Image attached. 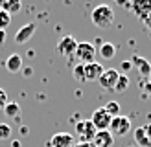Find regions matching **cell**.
<instances>
[{
	"label": "cell",
	"instance_id": "1",
	"mask_svg": "<svg viewBox=\"0 0 151 147\" xmlns=\"http://www.w3.org/2000/svg\"><path fill=\"white\" fill-rule=\"evenodd\" d=\"M90 20L92 24L100 29H107L114 24V9L109 6V4H100L96 6L92 13H90Z\"/></svg>",
	"mask_w": 151,
	"mask_h": 147
},
{
	"label": "cell",
	"instance_id": "2",
	"mask_svg": "<svg viewBox=\"0 0 151 147\" xmlns=\"http://www.w3.org/2000/svg\"><path fill=\"white\" fill-rule=\"evenodd\" d=\"M74 57L78 59V63L81 64H88V63H94L96 61V46L92 42H78L76 46V51H74Z\"/></svg>",
	"mask_w": 151,
	"mask_h": 147
},
{
	"label": "cell",
	"instance_id": "3",
	"mask_svg": "<svg viewBox=\"0 0 151 147\" xmlns=\"http://www.w3.org/2000/svg\"><path fill=\"white\" fill-rule=\"evenodd\" d=\"M109 132L112 136H125L131 132V120L129 116H116L111 120V125H109Z\"/></svg>",
	"mask_w": 151,
	"mask_h": 147
},
{
	"label": "cell",
	"instance_id": "4",
	"mask_svg": "<svg viewBox=\"0 0 151 147\" xmlns=\"http://www.w3.org/2000/svg\"><path fill=\"white\" fill-rule=\"evenodd\" d=\"M76 46H78V41H76V37H72V35H65L63 39L57 42V54L63 55V57L72 59V57H74V51H76Z\"/></svg>",
	"mask_w": 151,
	"mask_h": 147
},
{
	"label": "cell",
	"instance_id": "5",
	"mask_svg": "<svg viewBox=\"0 0 151 147\" xmlns=\"http://www.w3.org/2000/svg\"><path fill=\"white\" fill-rule=\"evenodd\" d=\"M118 70L116 68H107L103 70V74L100 76V79H98V83L101 85L103 90L107 92H114V85H116V79H118Z\"/></svg>",
	"mask_w": 151,
	"mask_h": 147
},
{
	"label": "cell",
	"instance_id": "6",
	"mask_svg": "<svg viewBox=\"0 0 151 147\" xmlns=\"http://www.w3.org/2000/svg\"><path fill=\"white\" fill-rule=\"evenodd\" d=\"M111 120L112 118L101 108H96L92 116H90V121H92V125L96 127V131H109V125H111Z\"/></svg>",
	"mask_w": 151,
	"mask_h": 147
},
{
	"label": "cell",
	"instance_id": "7",
	"mask_svg": "<svg viewBox=\"0 0 151 147\" xmlns=\"http://www.w3.org/2000/svg\"><path fill=\"white\" fill-rule=\"evenodd\" d=\"M76 138L70 132H57L48 140V147H74Z\"/></svg>",
	"mask_w": 151,
	"mask_h": 147
},
{
	"label": "cell",
	"instance_id": "8",
	"mask_svg": "<svg viewBox=\"0 0 151 147\" xmlns=\"http://www.w3.org/2000/svg\"><path fill=\"white\" fill-rule=\"evenodd\" d=\"M129 9L137 15L138 19L144 20L147 15L151 13V0H131Z\"/></svg>",
	"mask_w": 151,
	"mask_h": 147
},
{
	"label": "cell",
	"instance_id": "9",
	"mask_svg": "<svg viewBox=\"0 0 151 147\" xmlns=\"http://www.w3.org/2000/svg\"><path fill=\"white\" fill-rule=\"evenodd\" d=\"M33 33H35V24H33V22L24 24L17 33H15V42H17V44H26L33 37Z\"/></svg>",
	"mask_w": 151,
	"mask_h": 147
},
{
	"label": "cell",
	"instance_id": "10",
	"mask_svg": "<svg viewBox=\"0 0 151 147\" xmlns=\"http://www.w3.org/2000/svg\"><path fill=\"white\" fill-rule=\"evenodd\" d=\"M112 143H114V136L109 131H98L92 140L94 147H112Z\"/></svg>",
	"mask_w": 151,
	"mask_h": 147
},
{
	"label": "cell",
	"instance_id": "11",
	"mask_svg": "<svg viewBox=\"0 0 151 147\" xmlns=\"http://www.w3.org/2000/svg\"><path fill=\"white\" fill-rule=\"evenodd\" d=\"M83 66H85V79L87 81H98V79H100V76L103 74V70H105L98 61L88 63V64H83Z\"/></svg>",
	"mask_w": 151,
	"mask_h": 147
},
{
	"label": "cell",
	"instance_id": "12",
	"mask_svg": "<svg viewBox=\"0 0 151 147\" xmlns=\"http://www.w3.org/2000/svg\"><path fill=\"white\" fill-rule=\"evenodd\" d=\"M129 61L133 63V66L138 70V74H140L142 77H149V74H151V64H149L147 59L140 57V55H134V57L129 59Z\"/></svg>",
	"mask_w": 151,
	"mask_h": 147
},
{
	"label": "cell",
	"instance_id": "13",
	"mask_svg": "<svg viewBox=\"0 0 151 147\" xmlns=\"http://www.w3.org/2000/svg\"><path fill=\"white\" fill-rule=\"evenodd\" d=\"M4 66H6V70L11 72V74L20 72V70H22V57H20L19 54H11V55L4 61Z\"/></svg>",
	"mask_w": 151,
	"mask_h": 147
},
{
	"label": "cell",
	"instance_id": "14",
	"mask_svg": "<svg viewBox=\"0 0 151 147\" xmlns=\"http://www.w3.org/2000/svg\"><path fill=\"white\" fill-rule=\"evenodd\" d=\"M0 9L7 15H15L22 9V0H0Z\"/></svg>",
	"mask_w": 151,
	"mask_h": 147
},
{
	"label": "cell",
	"instance_id": "15",
	"mask_svg": "<svg viewBox=\"0 0 151 147\" xmlns=\"http://www.w3.org/2000/svg\"><path fill=\"white\" fill-rule=\"evenodd\" d=\"M116 44L112 42H101L100 44V57L103 59V61H111V59H114L116 55Z\"/></svg>",
	"mask_w": 151,
	"mask_h": 147
},
{
	"label": "cell",
	"instance_id": "16",
	"mask_svg": "<svg viewBox=\"0 0 151 147\" xmlns=\"http://www.w3.org/2000/svg\"><path fill=\"white\" fill-rule=\"evenodd\" d=\"M133 138H134V143L137 147H151V140L146 136V132L142 127H137L133 131Z\"/></svg>",
	"mask_w": 151,
	"mask_h": 147
},
{
	"label": "cell",
	"instance_id": "17",
	"mask_svg": "<svg viewBox=\"0 0 151 147\" xmlns=\"http://www.w3.org/2000/svg\"><path fill=\"white\" fill-rule=\"evenodd\" d=\"M4 114L7 116V118H19V114H20V105L17 101H9L7 99V103L4 105Z\"/></svg>",
	"mask_w": 151,
	"mask_h": 147
},
{
	"label": "cell",
	"instance_id": "18",
	"mask_svg": "<svg viewBox=\"0 0 151 147\" xmlns=\"http://www.w3.org/2000/svg\"><path fill=\"white\" fill-rule=\"evenodd\" d=\"M129 85H131V79L125 76V74H120L118 76V79H116V85H114V92H118V94H124V92H127V88H129Z\"/></svg>",
	"mask_w": 151,
	"mask_h": 147
},
{
	"label": "cell",
	"instance_id": "19",
	"mask_svg": "<svg viewBox=\"0 0 151 147\" xmlns=\"http://www.w3.org/2000/svg\"><path fill=\"white\" fill-rule=\"evenodd\" d=\"M72 76H74V79L78 81V83H87V79H85V66H83L81 63L74 64V68H72Z\"/></svg>",
	"mask_w": 151,
	"mask_h": 147
},
{
	"label": "cell",
	"instance_id": "20",
	"mask_svg": "<svg viewBox=\"0 0 151 147\" xmlns=\"http://www.w3.org/2000/svg\"><path fill=\"white\" fill-rule=\"evenodd\" d=\"M103 110L111 118H116V116H120V103L118 101H107V103H105V107H103Z\"/></svg>",
	"mask_w": 151,
	"mask_h": 147
},
{
	"label": "cell",
	"instance_id": "21",
	"mask_svg": "<svg viewBox=\"0 0 151 147\" xmlns=\"http://www.w3.org/2000/svg\"><path fill=\"white\" fill-rule=\"evenodd\" d=\"M13 134V129L9 123H0V140H9Z\"/></svg>",
	"mask_w": 151,
	"mask_h": 147
},
{
	"label": "cell",
	"instance_id": "22",
	"mask_svg": "<svg viewBox=\"0 0 151 147\" xmlns=\"http://www.w3.org/2000/svg\"><path fill=\"white\" fill-rule=\"evenodd\" d=\"M11 24V15H7L6 11L0 9V29H4L6 31V28Z\"/></svg>",
	"mask_w": 151,
	"mask_h": 147
},
{
	"label": "cell",
	"instance_id": "23",
	"mask_svg": "<svg viewBox=\"0 0 151 147\" xmlns=\"http://www.w3.org/2000/svg\"><path fill=\"white\" fill-rule=\"evenodd\" d=\"M120 68H122V74H127V72L133 70V63L129 61V59H125V61L120 63Z\"/></svg>",
	"mask_w": 151,
	"mask_h": 147
},
{
	"label": "cell",
	"instance_id": "24",
	"mask_svg": "<svg viewBox=\"0 0 151 147\" xmlns=\"http://www.w3.org/2000/svg\"><path fill=\"white\" fill-rule=\"evenodd\" d=\"M7 103V94L0 88V108H4V105Z\"/></svg>",
	"mask_w": 151,
	"mask_h": 147
},
{
	"label": "cell",
	"instance_id": "25",
	"mask_svg": "<svg viewBox=\"0 0 151 147\" xmlns=\"http://www.w3.org/2000/svg\"><path fill=\"white\" fill-rule=\"evenodd\" d=\"M114 4H118V6H124L125 9H129V4H131V0H114Z\"/></svg>",
	"mask_w": 151,
	"mask_h": 147
},
{
	"label": "cell",
	"instance_id": "26",
	"mask_svg": "<svg viewBox=\"0 0 151 147\" xmlns=\"http://www.w3.org/2000/svg\"><path fill=\"white\" fill-rule=\"evenodd\" d=\"M142 129H144V132H146V136L151 140V123H146L144 125V127H142Z\"/></svg>",
	"mask_w": 151,
	"mask_h": 147
},
{
	"label": "cell",
	"instance_id": "27",
	"mask_svg": "<svg viewBox=\"0 0 151 147\" xmlns=\"http://www.w3.org/2000/svg\"><path fill=\"white\" fill-rule=\"evenodd\" d=\"M144 26H146V28L149 29V31H151V13H149V15H147V17L144 19Z\"/></svg>",
	"mask_w": 151,
	"mask_h": 147
},
{
	"label": "cell",
	"instance_id": "28",
	"mask_svg": "<svg viewBox=\"0 0 151 147\" xmlns=\"http://www.w3.org/2000/svg\"><path fill=\"white\" fill-rule=\"evenodd\" d=\"M6 37H7L6 31H4V29H0V44H4V42H6Z\"/></svg>",
	"mask_w": 151,
	"mask_h": 147
},
{
	"label": "cell",
	"instance_id": "29",
	"mask_svg": "<svg viewBox=\"0 0 151 147\" xmlns=\"http://www.w3.org/2000/svg\"><path fill=\"white\" fill-rule=\"evenodd\" d=\"M74 147H92V143H85V142H79V143H76Z\"/></svg>",
	"mask_w": 151,
	"mask_h": 147
},
{
	"label": "cell",
	"instance_id": "30",
	"mask_svg": "<svg viewBox=\"0 0 151 147\" xmlns=\"http://www.w3.org/2000/svg\"><path fill=\"white\" fill-rule=\"evenodd\" d=\"M144 90L147 92V96H151V83L147 81V85H144Z\"/></svg>",
	"mask_w": 151,
	"mask_h": 147
},
{
	"label": "cell",
	"instance_id": "31",
	"mask_svg": "<svg viewBox=\"0 0 151 147\" xmlns=\"http://www.w3.org/2000/svg\"><path fill=\"white\" fill-rule=\"evenodd\" d=\"M20 134L26 136V134H28V127H24V125H22V127H20Z\"/></svg>",
	"mask_w": 151,
	"mask_h": 147
},
{
	"label": "cell",
	"instance_id": "32",
	"mask_svg": "<svg viewBox=\"0 0 151 147\" xmlns=\"http://www.w3.org/2000/svg\"><path fill=\"white\" fill-rule=\"evenodd\" d=\"M32 72H33L32 68H24V76H28V77H29V76H32Z\"/></svg>",
	"mask_w": 151,
	"mask_h": 147
},
{
	"label": "cell",
	"instance_id": "33",
	"mask_svg": "<svg viewBox=\"0 0 151 147\" xmlns=\"http://www.w3.org/2000/svg\"><path fill=\"white\" fill-rule=\"evenodd\" d=\"M11 147H20V142H19V140H13V142H11Z\"/></svg>",
	"mask_w": 151,
	"mask_h": 147
},
{
	"label": "cell",
	"instance_id": "34",
	"mask_svg": "<svg viewBox=\"0 0 151 147\" xmlns=\"http://www.w3.org/2000/svg\"><path fill=\"white\" fill-rule=\"evenodd\" d=\"M147 81H149V83H151V74H149V77H147Z\"/></svg>",
	"mask_w": 151,
	"mask_h": 147
},
{
	"label": "cell",
	"instance_id": "35",
	"mask_svg": "<svg viewBox=\"0 0 151 147\" xmlns=\"http://www.w3.org/2000/svg\"><path fill=\"white\" fill-rule=\"evenodd\" d=\"M127 147H137V145H127Z\"/></svg>",
	"mask_w": 151,
	"mask_h": 147
},
{
	"label": "cell",
	"instance_id": "36",
	"mask_svg": "<svg viewBox=\"0 0 151 147\" xmlns=\"http://www.w3.org/2000/svg\"><path fill=\"white\" fill-rule=\"evenodd\" d=\"M92 147H94V145H92Z\"/></svg>",
	"mask_w": 151,
	"mask_h": 147
}]
</instances>
